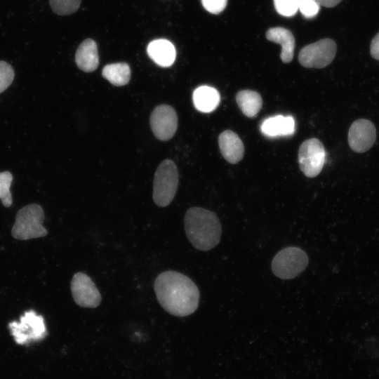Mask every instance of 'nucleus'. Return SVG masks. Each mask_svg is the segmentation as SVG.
<instances>
[{"label":"nucleus","instance_id":"obj_1","mask_svg":"<svg viewBox=\"0 0 379 379\" xmlns=\"http://www.w3.org/2000/svg\"><path fill=\"white\" fill-rule=\"evenodd\" d=\"M154 289L159 303L170 314L183 317L198 308L199 291L194 282L182 273L168 270L159 274Z\"/></svg>","mask_w":379,"mask_h":379},{"label":"nucleus","instance_id":"obj_2","mask_svg":"<svg viewBox=\"0 0 379 379\" xmlns=\"http://www.w3.org/2000/svg\"><path fill=\"white\" fill-rule=\"evenodd\" d=\"M184 222L187 237L197 249L206 251L218 244L221 225L213 211L201 207L190 208L185 213Z\"/></svg>","mask_w":379,"mask_h":379},{"label":"nucleus","instance_id":"obj_3","mask_svg":"<svg viewBox=\"0 0 379 379\" xmlns=\"http://www.w3.org/2000/svg\"><path fill=\"white\" fill-rule=\"evenodd\" d=\"M44 212L42 207L32 204L20 208L16 214L15 222L11 230L13 238L27 240L47 235V230L43 226Z\"/></svg>","mask_w":379,"mask_h":379},{"label":"nucleus","instance_id":"obj_4","mask_svg":"<svg viewBox=\"0 0 379 379\" xmlns=\"http://www.w3.org/2000/svg\"><path fill=\"white\" fill-rule=\"evenodd\" d=\"M178 185V171L171 159L163 161L157 167L153 182L152 197L159 207L168 206L174 199Z\"/></svg>","mask_w":379,"mask_h":379},{"label":"nucleus","instance_id":"obj_5","mask_svg":"<svg viewBox=\"0 0 379 379\" xmlns=\"http://www.w3.org/2000/svg\"><path fill=\"white\" fill-rule=\"evenodd\" d=\"M308 265L306 253L298 247L289 246L278 252L272 262L274 274L282 279H293Z\"/></svg>","mask_w":379,"mask_h":379},{"label":"nucleus","instance_id":"obj_6","mask_svg":"<svg viewBox=\"0 0 379 379\" xmlns=\"http://www.w3.org/2000/svg\"><path fill=\"white\" fill-rule=\"evenodd\" d=\"M8 327L16 343L20 345L41 340L47 334L43 317L32 310L25 312L19 322H11Z\"/></svg>","mask_w":379,"mask_h":379},{"label":"nucleus","instance_id":"obj_7","mask_svg":"<svg viewBox=\"0 0 379 379\" xmlns=\"http://www.w3.org/2000/svg\"><path fill=\"white\" fill-rule=\"evenodd\" d=\"M337 51L331 39H322L303 47L298 55L300 65L307 68H323L333 60Z\"/></svg>","mask_w":379,"mask_h":379},{"label":"nucleus","instance_id":"obj_8","mask_svg":"<svg viewBox=\"0 0 379 379\" xmlns=\"http://www.w3.org/2000/svg\"><path fill=\"white\" fill-rule=\"evenodd\" d=\"M326 161V151L317 138L304 141L298 150V163L302 172L308 178H314L321 171Z\"/></svg>","mask_w":379,"mask_h":379},{"label":"nucleus","instance_id":"obj_9","mask_svg":"<svg viewBox=\"0 0 379 379\" xmlns=\"http://www.w3.org/2000/svg\"><path fill=\"white\" fill-rule=\"evenodd\" d=\"M73 300L82 307L95 308L101 302V295L92 279L83 272L73 275L70 284Z\"/></svg>","mask_w":379,"mask_h":379},{"label":"nucleus","instance_id":"obj_10","mask_svg":"<svg viewBox=\"0 0 379 379\" xmlns=\"http://www.w3.org/2000/svg\"><path fill=\"white\" fill-rule=\"evenodd\" d=\"M150 126L155 137L160 140H168L178 128V116L174 109L167 105L156 107L150 116Z\"/></svg>","mask_w":379,"mask_h":379},{"label":"nucleus","instance_id":"obj_11","mask_svg":"<svg viewBox=\"0 0 379 379\" xmlns=\"http://www.w3.org/2000/svg\"><path fill=\"white\" fill-rule=\"evenodd\" d=\"M376 139V129L369 120L359 119L350 127L347 135L348 143L354 152L364 153L371 148Z\"/></svg>","mask_w":379,"mask_h":379},{"label":"nucleus","instance_id":"obj_12","mask_svg":"<svg viewBox=\"0 0 379 379\" xmlns=\"http://www.w3.org/2000/svg\"><path fill=\"white\" fill-rule=\"evenodd\" d=\"M218 145L222 157L229 163L236 164L242 159L244 146L234 132L226 130L221 133L218 137Z\"/></svg>","mask_w":379,"mask_h":379},{"label":"nucleus","instance_id":"obj_13","mask_svg":"<svg viewBox=\"0 0 379 379\" xmlns=\"http://www.w3.org/2000/svg\"><path fill=\"white\" fill-rule=\"evenodd\" d=\"M147 53L157 65L162 67L171 66L176 57L174 45L163 39L152 41L147 46Z\"/></svg>","mask_w":379,"mask_h":379},{"label":"nucleus","instance_id":"obj_14","mask_svg":"<svg viewBox=\"0 0 379 379\" xmlns=\"http://www.w3.org/2000/svg\"><path fill=\"white\" fill-rule=\"evenodd\" d=\"M260 130L263 135L270 138L291 135L295 131V121L291 116L268 117L262 121Z\"/></svg>","mask_w":379,"mask_h":379},{"label":"nucleus","instance_id":"obj_15","mask_svg":"<svg viewBox=\"0 0 379 379\" xmlns=\"http://www.w3.org/2000/svg\"><path fill=\"white\" fill-rule=\"evenodd\" d=\"M77 67L85 72L95 71L99 65V57L96 43L91 39L81 42L75 53Z\"/></svg>","mask_w":379,"mask_h":379},{"label":"nucleus","instance_id":"obj_16","mask_svg":"<svg viewBox=\"0 0 379 379\" xmlns=\"http://www.w3.org/2000/svg\"><path fill=\"white\" fill-rule=\"evenodd\" d=\"M266 38L270 41L280 44V57L284 63L290 62L293 58L295 39L293 34L284 27H272L266 32Z\"/></svg>","mask_w":379,"mask_h":379},{"label":"nucleus","instance_id":"obj_17","mask_svg":"<svg viewBox=\"0 0 379 379\" xmlns=\"http://www.w3.org/2000/svg\"><path fill=\"white\" fill-rule=\"evenodd\" d=\"M192 100L197 110L204 113L211 112L218 106L220 94L213 87L201 86L194 90Z\"/></svg>","mask_w":379,"mask_h":379},{"label":"nucleus","instance_id":"obj_18","mask_svg":"<svg viewBox=\"0 0 379 379\" xmlns=\"http://www.w3.org/2000/svg\"><path fill=\"white\" fill-rule=\"evenodd\" d=\"M236 101L243 114L250 118L255 117L262 105L260 95L251 90L239 91L236 95Z\"/></svg>","mask_w":379,"mask_h":379},{"label":"nucleus","instance_id":"obj_19","mask_svg":"<svg viewBox=\"0 0 379 379\" xmlns=\"http://www.w3.org/2000/svg\"><path fill=\"white\" fill-rule=\"evenodd\" d=\"M102 74L112 84L121 86L128 83L131 78V69L127 63H112L103 67Z\"/></svg>","mask_w":379,"mask_h":379},{"label":"nucleus","instance_id":"obj_20","mask_svg":"<svg viewBox=\"0 0 379 379\" xmlns=\"http://www.w3.org/2000/svg\"><path fill=\"white\" fill-rule=\"evenodd\" d=\"M52 11L59 15L75 13L79 8L81 0H49Z\"/></svg>","mask_w":379,"mask_h":379},{"label":"nucleus","instance_id":"obj_21","mask_svg":"<svg viewBox=\"0 0 379 379\" xmlns=\"http://www.w3.org/2000/svg\"><path fill=\"white\" fill-rule=\"evenodd\" d=\"M13 175L9 171L0 173V199L5 207L12 205L13 199L10 190Z\"/></svg>","mask_w":379,"mask_h":379},{"label":"nucleus","instance_id":"obj_22","mask_svg":"<svg viewBox=\"0 0 379 379\" xmlns=\"http://www.w3.org/2000/svg\"><path fill=\"white\" fill-rule=\"evenodd\" d=\"M300 0H274L276 11L285 17H291L298 11Z\"/></svg>","mask_w":379,"mask_h":379},{"label":"nucleus","instance_id":"obj_23","mask_svg":"<svg viewBox=\"0 0 379 379\" xmlns=\"http://www.w3.org/2000/svg\"><path fill=\"white\" fill-rule=\"evenodd\" d=\"M15 72L13 67L6 61L0 60V93L13 82Z\"/></svg>","mask_w":379,"mask_h":379},{"label":"nucleus","instance_id":"obj_24","mask_svg":"<svg viewBox=\"0 0 379 379\" xmlns=\"http://www.w3.org/2000/svg\"><path fill=\"white\" fill-rule=\"evenodd\" d=\"M320 9V5L316 0H300L298 10L307 18L317 15Z\"/></svg>","mask_w":379,"mask_h":379},{"label":"nucleus","instance_id":"obj_25","mask_svg":"<svg viewBox=\"0 0 379 379\" xmlns=\"http://www.w3.org/2000/svg\"><path fill=\"white\" fill-rule=\"evenodd\" d=\"M227 0H201L204 8L211 13L218 14L226 7Z\"/></svg>","mask_w":379,"mask_h":379},{"label":"nucleus","instance_id":"obj_26","mask_svg":"<svg viewBox=\"0 0 379 379\" xmlns=\"http://www.w3.org/2000/svg\"><path fill=\"white\" fill-rule=\"evenodd\" d=\"M370 53L374 59L379 60V32L376 34L371 41Z\"/></svg>","mask_w":379,"mask_h":379},{"label":"nucleus","instance_id":"obj_27","mask_svg":"<svg viewBox=\"0 0 379 379\" xmlns=\"http://www.w3.org/2000/svg\"><path fill=\"white\" fill-rule=\"evenodd\" d=\"M320 6L326 8L334 7L338 5L342 0H316Z\"/></svg>","mask_w":379,"mask_h":379}]
</instances>
